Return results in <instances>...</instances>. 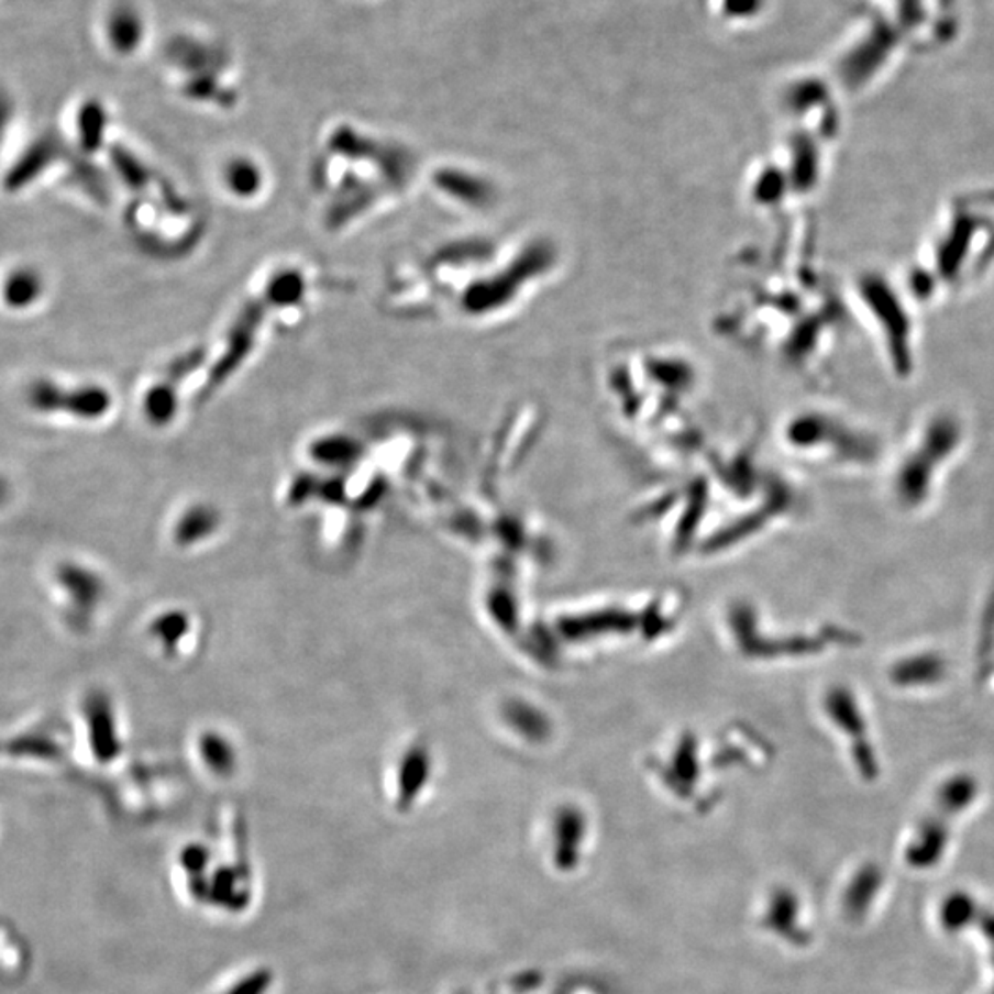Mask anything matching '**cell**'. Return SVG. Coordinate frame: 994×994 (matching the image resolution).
Listing matches in <instances>:
<instances>
[{
    "mask_svg": "<svg viewBox=\"0 0 994 994\" xmlns=\"http://www.w3.org/2000/svg\"><path fill=\"white\" fill-rule=\"evenodd\" d=\"M854 291L893 376L903 382L912 378L916 373V327L908 299L881 272L860 275Z\"/></svg>",
    "mask_w": 994,
    "mask_h": 994,
    "instance_id": "1",
    "label": "cell"
},
{
    "mask_svg": "<svg viewBox=\"0 0 994 994\" xmlns=\"http://www.w3.org/2000/svg\"><path fill=\"white\" fill-rule=\"evenodd\" d=\"M963 439V424L954 412H934L925 420L895 474V494L901 504L917 507L927 501L936 477L954 457Z\"/></svg>",
    "mask_w": 994,
    "mask_h": 994,
    "instance_id": "2",
    "label": "cell"
},
{
    "mask_svg": "<svg viewBox=\"0 0 994 994\" xmlns=\"http://www.w3.org/2000/svg\"><path fill=\"white\" fill-rule=\"evenodd\" d=\"M994 223L983 212L963 207L949 216L934 240L932 258L923 264L938 280L939 288H958L976 277L994 251Z\"/></svg>",
    "mask_w": 994,
    "mask_h": 994,
    "instance_id": "3",
    "label": "cell"
},
{
    "mask_svg": "<svg viewBox=\"0 0 994 994\" xmlns=\"http://www.w3.org/2000/svg\"><path fill=\"white\" fill-rule=\"evenodd\" d=\"M829 711L842 728L843 733L851 737V752L854 763L859 764L860 772L865 777L879 775V755L871 744L870 731L865 724L864 713L860 711L859 704L849 691H835L829 698Z\"/></svg>",
    "mask_w": 994,
    "mask_h": 994,
    "instance_id": "4",
    "label": "cell"
},
{
    "mask_svg": "<svg viewBox=\"0 0 994 994\" xmlns=\"http://www.w3.org/2000/svg\"><path fill=\"white\" fill-rule=\"evenodd\" d=\"M108 40L113 43L114 51L120 54H133L144 45L146 41V18L135 7L124 4L117 7L113 13H109Z\"/></svg>",
    "mask_w": 994,
    "mask_h": 994,
    "instance_id": "5",
    "label": "cell"
},
{
    "mask_svg": "<svg viewBox=\"0 0 994 994\" xmlns=\"http://www.w3.org/2000/svg\"><path fill=\"white\" fill-rule=\"evenodd\" d=\"M45 295V278L29 266L15 267L0 284V297L13 310H29Z\"/></svg>",
    "mask_w": 994,
    "mask_h": 994,
    "instance_id": "6",
    "label": "cell"
},
{
    "mask_svg": "<svg viewBox=\"0 0 994 994\" xmlns=\"http://www.w3.org/2000/svg\"><path fill=\"white\" fill-rule=\"evenodd\" d=\"M947 674V663L938 654H917L904 658L892 669V680L903 687L938 684Z\"/></svg>",
    "mask_w": 994,
    "mask_h": 994,
    "instance_id": "7",
    "label": "cell"
},
{
    "mask_svg": "<svg viewBox=\"0 0 994 994\" xmlns=\"http://www.w3.org/2000/svg\"><path fill=\"white\" fill-rule=\"evenodd\" d=\"M2 492H4V488H2V483H0V496H2Z\"/></svg>",
    "mask_w": 994,
    "mask_h": 994,
    "instance_id": "8",
    "label": "cell"
}]
</instances>
